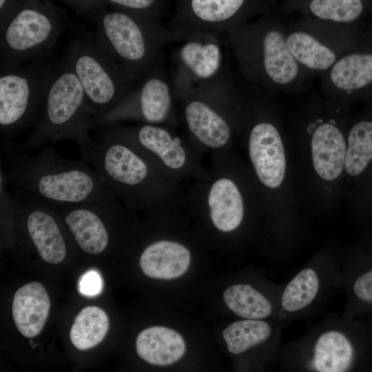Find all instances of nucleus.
<instances>
[{
	"instance_id": "nucleus-14",
	"label": "nucleus",
	"mask_w": 372,
	"mask_h": 372,
	"mask_svg": "<svg viewBox=\"0 0 372 372\" xmlns=\"http://www.w3.org/2000/svg\"><path fill=\"white\" fill-rule=\"evenodd\" d=\"M110 124L170 180L186 185L208 177L209 169L202 163L203 155L187 135L179 134L174 126Z\"/></svg>"
},
{
	"instance_id": "nucleus-2",
	"label": "nucleus",
	"mask_w": 372,
	"mask_h": 372,
	"mask_svg": "<svg viewBox=\"0 0 372 372\" xmlns=\"http://www.w3.org/2000/svg\"><path fill=\"white\" fill-rule=\"evenodd\" d=\"M208 169V177L187 185L185 209L208 250L225 254L265 218L260 194L247 160L234 147L212 152Z\"/></svg>"
},
{
	"instance_id": "nucleus-25",
	"label": "nucleus",
	"mask_w": 372,
	"mask_h": 372,
	"mask_svg": "<svg viewBox=\"0 0 372 372\" xmlns=\"http://www.w3.org/2000/svg\"><path fill=\"white\" fill-rule=\"evenodd\" d=\"M352 355V347L345 336L337 331H329L316 342L314 365L320 372L344 371Z\"/></svg>"
},
{
	"instance_id": "nucleus-11",
	"label": "nucleus",
	"mask_w": 372,
	"mask_h": 372,
	"mask_svg": "<svg viewBox=\"0 0 372 372\" xmlns=\"http://www.w3.org/2000/svg\"><path fill=\"white\" fill-rule=\"evenodd\" d=\"M79 79L96 116L112 110L136 89L141 78L125 68L95 39L81 33L70 42L63 57Z\"/></svg>"
},
{
	"instance_id": "nucleus-5",
	"label": "nucleus",
	"mask_w": 372,
	"mask_h": 372,
	"mask_svg": "<svg viewBox=\"0 0 372 372\" xmlns=\"http://www.w3.org/2000/svg\"><path fill=\"white\" fill-rule=\"evenodd\" d=\"M16 145L1 151V174L6 183L48 203H94L113 209L124 207L84 160L63 157L48 146L30 155Z\"/></svg>"
},
{
	"instance_id": "nucleus-4",
	"label": "nucleus",
	"mask_w": 372,
	"mask_h": 372,
	"mask_svg": "<svg viewBox=\"0 0 372 372\" xmlns=\"http://www.w3.org/2000/svg\"><path fill=\"white\" fill-rule=\"evenodd\" d=\"M79 147L83 160L127 208L144 216L185 209L186 185L164 176L112 124Z\"/></svg>"
},
{
	"instance_id": "nucleus-12",
	"label": "nucleus",
	"mask_w": 372,
	"mask_h": 372,
	"mask_svg": "<svg viewBox=\"0 0 372 372\" xmlns=\"http://www.w3.org/2000/svg\"><path fill=\"white\" fill-rule=\"evenodd\" d=\"M56 67L46 54L0 73L1 151L14 147L18 136L37 123Z\"/></svg>"
},
{
	"instance_id": "nucleus-8",
	"label": "nucleus",
	"mask_w": 372,
	"mask_h": 372,
	"mask_svg": "<svg viewBox=\"0 0 372 372\" xmlns=\"http://www.w3.org/2000/svg\"><path fill=\"white\" fill-rule=\"evenodd\" d=\"M96 115L79 79L63 58L56 63L55 74L37 123L16 147L28 152L50 143L72 140L79 148L92 138L90 123Z\"/></svg>"
},
{
	"instance_id": "nucleus-16",
	"label": "nucleus",
	"mask_w": 372,
	"mask_h": 372,
	"mask_svg": "<svg viewBox=\"0 0 372 372\" xmlns=\"http://www.w3.org/2000/svg\"><path fill=\"white\" fill-rule=\"evenodd\" d=\"M176 102L164 52L132 93L112 110L94 116L90 128L124 121L175 127L178 122Z\"/></svg>"
},
{
	"instance_id": "nucleus-7",
	"label": "nucleus",
	"mask_w": 372,
	"mask_h": 372,
	"mask_svg": "<svg viewBox=\"0 0 372 372\" xmlns=\"http://www.w3.org/2000/svg\"><path fill=\"white\" fill-rule=\"evenodd\" d=\"M225 38L247 81L269 96L298 79L299 63L287 47L282 30L269 19L233 28Z\"/></svg>"
},
{
	"instance_id": "nucleus-22",
	"label": "nucleus",
	"mask_w": 372,
	"mask_h": 372,
	"mask_svg": "<svg viewBox=\"0 0 372 372\" xmlns=\"http://www.w3.org/2000/svg\"><path fill=\"white\" fill-rule=\"evenodd\" d=\"M222 286L217 297L224 310L227 309L241 319L262 320L271 315V302L251 285L234 283Z\"/></svg>"
},
{
	"instance_id": "nucleus-24",
	"label": "nucleus",
	"mask_w": 372,
	"mask_h": 372,
	"mask_svg": "<svg viewBox=\"0 0 372 372\" xmlns=\"http://www.w3.org/2000/svg\"><path fill=\"white\" fill-rule=\"evenodd\" d=\"M287 47L298 63L313 70L324 71L337 61L335 52L304 31H294L286 37Z\"/></svg>"
},
{
	"instance_id": "nucleus-31",
	"label": "nucleus",
	"mask_w": 372,
	"mask_h": 372,
	"mask_svg": "<svg viewBox=\"0 0 372 372\" xmlns=\"http://www.w3.org/2000/svg\"><path fill=\"white\" fill-rule=\"evenodd\" d=\"M102 290V280L96 271L91 270L85 273L79 280V291L81 293L92 296Z\"/></svg>"
},
{
	"instance_id": "nucleus-28",
	"label": "nucleus",
	"mask_w": 372,
	"mask_h": 372,
	"mask_svg": "<svg viewBox=\"0 0 372 372\" xmlns=\"http://www.w3.org/2000/svg\"><path fill=\"white\" fill-rule=\"evenodd\" d=\"M309 10L320 19L349 23L360 16L363 4L362 0H312Z\"/></svg>"
},
{
	"instance_id": "nucleus-13",
	"label": "nucleus",
	"mask_w": 372,
	"mask_h": 372,
	"mask_svg": "<svg viewBox=\"0 0 372 372\" xmlns=\"http://www.w3.org/2000/svg\"><path fill=\"white\" fill-rule=\"evenodd\" d=\"M67 25L65 14L52 0H22L0 28V73L49 54Z\"/></svg>"
},
{
	"instance_id": "nucleus-1",
	"label": "nucleus",
	"mask_w": 372,
	"mask_h": 372,
	"mask_svg": "<svg viewBox=\"0 0 372 372\" xmlns=\"http://www.w3.org/2000/svg\"><path fill=\"white\" fill-rule=\"evenodd\" d=\"M344 104L312 99L284 123L294 191L300 209L327 214L342 203L349 126Z\"/></svg>"
},
{
	"instance_id": "nucleus-17",
	"label": "nucleus",
	"mask_w": 372,
	"mask_h": 372,
	"mask_svg": "<svg viewBox=\"0 0 372 372\" xmlns=\"http://www.w3.org/2000/svg\"><path fill=\"white\" fill-rule=\"evenodd\" d=\"M207 337L183 319L169 316L166 324L146 327L135 340L138 357L146 363L168 370L192 369L206 361Z\"/></svg>"
},
{
	"instance_id": "nucleus-10",
	"label": "nucleus",
	"mask_w": 372,
	"mask_h": 372,
	"mask_svg": "<svg viewBox=\"0 0 372 372\" xmlns=\"http://www.w3.org/2000/svg\"><path fill=\"white\" fill-rule=\"evenodd\" d=\"M174 93L186 135L200 154L234 147L243 123L238 85L225 91L176 88Z\"/></svg>"
},
{
	"instance_id": "nucleus-9",
	"label": "nucleus",
	"mask_w": 372,
	"mask_h": 372,
	"mask_svg": "<svg viewBox=\"0 0 372 372\" xmlns=\"http://www.w3.org/2000/svg\"><path fill=\"white\" fill-rule=\"evenodd\" d=\"M88 20L95 24L93 35L100 45L141 79L164 48L179 41L161 23L125 10L105 7Z\"/></svg>"
},
{
	"instance_id": "nucleus-23",
	"label": "nucleus",
	"mask_w": 372,
	"mask_h": 372,
	"mask_svg": "<svg viewBox=\"0 0 372 372\" xmlns=\"http://www.w3.org/2000/svg\"><path fill=\"white\" fill-rule=\"evenodd\" d=\"M271 333L270 325L264 320L242 319L225 325L218 339L224 352L236 356L265 342Z\"/></svg>"
},
{
	"instance_id": "nucleus-21",
	"label": "nucleus",
	"mask_w": 372,
	"mask_h": 372,
	"mask_svg": "<svg viewBox=\"0 0 372 372\" xmlns=\"http://www.w3.org/2000/svg\"><path fill=\"white\" fill-rule=\"evenodd\" d=\"M329 79L334 90L329 99L341 103L344 94L372 83V53H352L338 59L330 68Z\"/></svg>"
},
{
	"instance_id": "nucleus-27",
	"label": "nucleus",
	"mask_w": 372,
	"mask_h": 372,
	"mask_svg": "<svg viewBox=\"0 0 372 372\" xmlns=\"http://www.w3.org/2000/svg\"><path fill=\"white\" fill-rule=\"evenodd\" d=\"M319 280L314 270L304 269L287 285L281 298L282 307L292 312L309 305L316 296Z\"/></svg>"
},
{
	"instance_id": "nucleus-29",
	"label": "nucleus",
	"mask_w": 372,
	"mask_h": 372,
	"mask_svg": "<svg viewBox=\"0 0 372 372\" xmlns=\"http://www.w3.org/2000/svg\"><path fill=\"white\" fill-rule=\"evenodd\" d=\"M107 7L125 10L161 23L172 0H103Z\"/></svg>"
},
{
	"instance_id": "nucleus-30",
	"label": "nucleus",
	"mask_w": 372,
	"mask_h": 372,
	"mask_svg": "<svg viewBox=\"0 0 372 372\" xmlns=\"http://www.w3.org/2000/svg\"><path fill=\"white\" fill-rule=\"evenodd\" d=\"M87 20L97 11L107 7L103 0H61Z\"/></svg>"
},
{
	"instance_id": "nucleus-18",
	"label": "nucleus",
	"mask_w": 372,
	"mask_h": 372,
	"mask_svg": "<svg viewBox=\"0 0 372 372\" xmlns=\"http://www.w3.org/2000/svg\"><path fill=\"white\" fill-rule=\"evenodd\" d=\"M175 12L167 27L178 42L196 32L225 34L245 23L253 12L254 0H174Z\"/></svg>"
},
{
	"instance_id": "nucleus-26",
	"label": "nucleus",
	"mask_w": 372,
	"mask_h": 372,
	"mask_svg": "<svg viewBox=\"0 0 372 372\" xmlns=\"http://www.w3.org/2000/svg\"><path fill=\"white\" fill-rule=\"evenodd\" d=\"M108 329L109 318L105 312L98 307L89 306L76 316L70 338L76 349L86 350L100 343Z\"/></svg>"
},
{
	"instance_id": "nucleus-33",
	"label": "nucleus",
	"mask_w": 372,
	"mask_h": 372,
	"mask_svg": "<svg viewBox=\"0 0 372 372\" xmlns=\"http://www.w3.org/2000/svg\"><path fill=\"white\" fill-rule=\"evenodd\" d=\"M21 1L22 0H0V28L9 20Z\"/></svg>"
},
{
	"instance_id": "nucleus-20",
	"label": "nucleus",
	"mask_w": 372,
	"mask_h": 372,
	"mask_svg": "<svg viewBox=\"0 0 372 372\" xmlns=\"http://www.w3.org/2000/svg\"><path fill=\"white\" fill-rule=\"evenodd\" d=\"M50 309V300L44 287L32 282L15 293L12 317L19 332L26 338L37 335L43 328Z\"/></svg>"
},
{
	"instance_id": "nucleus-15",
	"label": "nucleus",
	"mask_w": 372,
	"mask_h": 372,
	"mask_svg": "<svg viewBox=\"0 0 372 372\" xmlns=\"http://www.w3.org/2000/svg\"><path fill=\"white\" fill-rule=\"evenodd\" d=\"M225 34L196 32L178 42L172 54L174 89L228 90L236 86L225 54Z\"/></svg>"
},
{
	"instance_id": "nucleus-6",
	"label": "nucleus",
	"mask_w": 372,
	"mask_h": 372,
	"mask_svg": "<svg viewBox=\"0 0 372 372\" xmlns=\"http://www.w3.org/2000/svg\"><path fill=\"white\" fill-rule=\"evenodd\" d=\"M147 225L138 263L147 278L168 287L169 304L201 282L208 249L194 230L185 209L145 216Z\"/></svg>"
},
{
	"instance_id": "nucleus-19",
	"label": "nucleus",
	"mask_w": 372,
	"mask_h": 372,
	"mask_svg": "<svg viewBox=\"0 0 372 372\" xmlns=\"http://www.w3.org/2000/svg\"><path fill=\"white\" fill-rule=\"evenodd\" d=\"M45 203L62 218L78 246L90 254H101L108 247L109 225L128 209L125 206L113 209L94 203Z\"/></svg>"
},
{
	"instance_id": "nucleus-32",
	"label": "nucleus",
	"mask_w": 372,
	"mask_h": 372,
	"mask_svg": "<svg viewBox=\"0 0 372 372\" xmlns=\"http://www.w3.org/2000/svg\"><path fill=\"white\" fill-rule=\"evenodd\" d=\"M353 291L360 300L372 302V270L360 276L355 280Z\"/></svg>"
},
{
	"instance_id": "nucleus-3",
	"label": "nucleus",
	"mask_w": 372,
	"mask_h": 372,
	"mask_svg": "<svg viewBox=\"0 0 372 372\" xmlns=\"http://www.w3.org/2000/svg\"><path fill=\"white\" fill-rule=\"evenodd\" d=\"M240 94L243 123L238 140L258 187L265 218L274 227L293 223L300 207L290 169L284 112L256 86L241 87Z\"/></svg>"
}]
</instances>
